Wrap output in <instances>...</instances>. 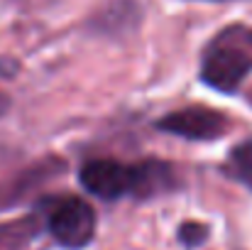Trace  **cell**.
Listing matches in <instances>:
<instances>
[{
	"instance_id": "7",
	"label": "cell",
	"mask_w": 252,
	"mask_h": 250,
	"mask_svg": "<svg viewBox=\"0 0 252 250\" xmlns=\"http://www.w3.org/2000/svg\"><path fill=\"white\" fill-rule=\"evenodd\" d=\"M228 172L235 179H240V181H245V184L252 186V143H243V145H238L230 152Z\"/></svg>"
},
{
	"instance_id": "2",
	"label": "cell",
	"mask_w": 252,
	"mask_h": 250,
	"mask_svg": "<svg viewBox=\"0 0 252 250\" xmlns=\"http://www.w3.org/2000/svg\"><path fill=\"white\" fill-rule=\"evenodd\" d=\"M47 228L64 248H84L95 233V211L91 204L76 196L54 201L47 211Z\"/></svg>"
},
{
	"instance_id": "4",
	"label": "cell",
	"mask_w": 252,
	"mask_h": 250,
	"mask_svg": "<svg viewBox=\"0 0 252 250\" xmlns=\"http://www.w3.org/2000/svg\"><path fill=\"white\" fill-rule=\"evenodd\" d=\"M157 128L184 140H216L228 130V118L206 106H189L164 115Z\"/></svg>"
},
{
	"instance_id": "3",
	"label": "cell",
	"mask_w": 252,
	"mask_h": 250,
	"mask_svg": "<svg viewBox=\"0 0 252 250\" xmlns=\"http://www.w3.org/2000/svg\"><path fill=\"white\" fill-rule=\"evenodd\" d=\"M79 179L86 191H91L93 196L115 201L125 194H135L137 165H123L115 160H91L84 165Z\"/></svg>"
},
{
	"instance_id": "1",
	"label": "cell",
	"mask_w": 252,
	"mask_h": 250,
	"mask_svg": "<svg viewBox=\"0 0 252 250\" xmlns=\"http://www.w3.org/2000/svg\"><path fill=\"white\" fill-rule=\"evenodd\" d=\"M252 71V27H230L213 39L203 54L201 81L233 93Z\"/></svg>"
},
{
	"instance_id": "8",
	"label": "cell",
	"mask_w": 252,
	"mask_h": 250,
	"mask_svg": "<svg viewBox=\"0 0 252 250\" xmlns=\"http://www.w3.org/2000/svg\"><path fill=\"white\" fill-rule=\"evenodd\" d=\"M206 238H208V226H203V223L189 221V223H184V226L179 228V241H181L184 246H189V248L201 246Z\"/></svg>"
},
{
	"instance_id": "10",
	"label": "cell",
	"mask_w": 252,
	"mask_h": 250,
	"mask_svg": "<svg viewBox=\"0 0 252 250\" xmlns=\"http://www.w3.org/2000/svg\"><path fill=\"white\" fill-rule=\"evenodd\" d=\"M208 2H220V0H208Z\"/></svg>"
},
{
	"instance_id": "5",
	"label": "cell",
	"mask_w": 252,
	"mask_h": 250,
	"mask_svg": "<svg viewBox=\"0 0 252 250\" xmlns=\"http://www.w3.org/2000/svg\"><path fill=\"white\" fill-rule=\"evenodd\" d=\"M169 186H174L171 165L157 162V160H147V162L137 165V189H135V196L147 199L152 194L167 191Z\"/></svg>"
},
{
	"instance_id": "9",
	"label": "cell",
	"mask_w": 252,
	"mask_h": 250,
	"mask_svg": "<svg viewBox=\"0 0 252 250\" xmlns=\"http://www.w3.org/2000/svg\"><path fill=\"white\" fill-rule=\"evenodd\" d=\"M5 108H7V101H5V96H0V115L5 113Z\"/></svg>"
},
{
	"instance_id": "6",
	"label": "cell",
	"mask_w": 252,
	"mask_h": 250,
	"mask_svg": "<svg viewBox=\"0 0 252 250\" xmlns=\"http://www.w3.org/2000/svg\"><path fill=\"white\" fill-rule=\"evenodd\" d=\"M34 233H37V228H34V221L32 218L17 221V223H7V226L0 228V250L22 248Z\"/></svg>"
}]
</instances>
